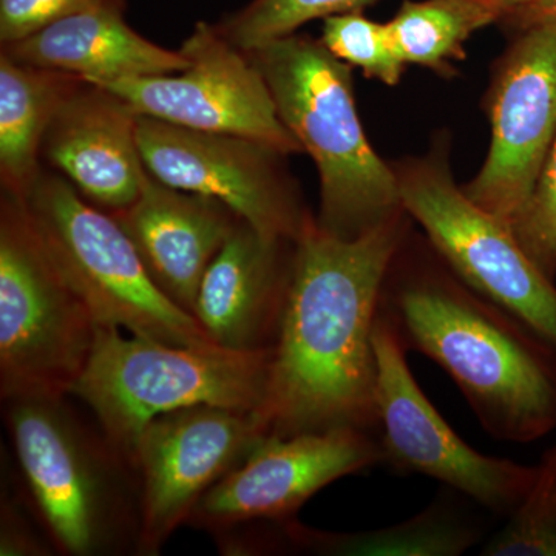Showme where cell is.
<instances>
[{
    "label": "cell",
    "mask_w": 556,
    "mask_h": 556,
    "mask_svg": "<svg viewBox=\"0 0 556 556\" xmlns=\"http://www.w3.org/2000/svg\"><path fill=\"white\" fill-rule=\"evenodd\" d=\"M280 527L285 547L329 556H457L481 540L477 526L439 501L401 525L367 532H325L295 518Z\"/></svg>",
    "instance_id": "obj_20"
},
{
    "label": "cell",
    "mask_w": 556,
    "mask_h": 556,
    "mask_svg": "<svg viewBox=\"0 0 556 556\" xmlns=\"http://www.w3.org/2000/svg\"><path fill=\"white\" fill-rule=\"evenodd\" d=\"M138 118L119 94L83 80L51 121L40 160L84 199L115 214L138 199L148 174L139 152Z\"/></svg>",
    "instance_id": "obj_15"
},
{
    "label": "cell",
    "mask_w": 556,
    "mask_h": 556,
    "mask_svg": "<svg viewBox=\"0 0 556 556\" xmlns=\"http://www.w3.org/2000/svg\"><path fill=\"white\" fill-rule=\"evenodd\" d=\"M126 0H0V46L35 35L54 22Z\"/></svg>",
    "instance_id": "obj_26"
},
{
    "label": "cell",
    "mask_w": 556,
    "mask_h": 556,
    "mask_svg": "<svg viewBox=\"0 0 556 556\" xmlns=\"http://www.w3.org/2000/svg\"><path fill=\"white\" fill-rule=\"evenodd\" d=\"M126 5L80 11L35 35L3 43L0 54L35 67L56 70L89 83L146 78L181 72V51L163 49L124 20Z\"/></svg>",
    "instance_id": "obj_18"
},
{
    "label": "cell",
    "mask_w": 556,
    "mask_h": 556,
    "mask_svg": "<svg viewBox=\"0 0 556 556\" xmlns=\"http://www.w3.org/2000/svg\"><path fill=\"white\" fill-rule=\"evenodd\" d=\"M382 464L378 437L361 428L266 437L208 490L188 526L217 536L260 522L291 521L325 486Z\"/></svg>",
    "instance_id": "obj_14"
},
{
    "label": "cell",
    "mask_w": 556,
    "mask_h": 556,
    "mask_svg": "<svg viewBox=\"0 0 556 556\" xmlns=\"http://www.w3.org/2000/svg\"><path fill=\"white\" fill-rule=\"evenodd\" d=\"M407 212L357 240L318 228L295 241L258 416L268 437L361 428L376 434L372 331L383 280L412 229Z\"/></svg>",
    "instance_id": "obj_1"
},
{
    "label": "cell",
    "mask_w": 556,
    "mask_h": 556,
    "mask_svg": "<svg viewBox=\"0 0 556 556\" xmlns=\"http://www.w3.org/2000/svg\"><path fill=\"white\" fill-rule=\"evenodd\" d=\"M496 22L500 14L479 0H405L387 27L405 65L450 76L453 62L466 60L467 40Z\"/></svg>",
    "instance_id": "obj_21"
},
{
    "label": "cell",
    "mask_w": 556,
    "mask_h": 556,
    "mask_svg": "<svg viewBox=\"0 0 556 556\" xmlns=\"http://www.w3.org/2000/svg\"><path fill=\"white\" fill-rule=\"evenodd\" d=\"M515 237L538 268L556 278V138L532 195L519 212Z\"/></svg>",
    "instance_id": "obj_25"
},
{
    "label": "cell",
    "mask_w": 556,
    "mask_h": 556,
    "mask_svg": "<svg viewBox=\"0 0 556 556\" xmlns=\"http://www.w3.org/2000/svg\"><path fill=\"white\" fill-rule=\"evenodd\" d=\"M112 215L156 287L193 316L204 274L239 215L222 201L164 185L149 170L138 199Z\"/></svg>",
    "instance_id": "obj_17"
},
{
    "label": "cell",
    "mask_w": 556,
    "mask_h": 556,
    "mask_svg": "<svg viewBox=\"0 0 556 556\" xmlns=\"http://www.w3.org/2000/svg\"><path fill=\"white\" fill-rule=\"evenodd\" d=\"M84 79L0 54V181L22 199L42 169L40 149L58 110Z\"/></svg>",
    "instance_id": "obj_19"
},
{
    "label": "cell",
    "mask_w": 556,
    "mask_h": 556,
    "mask_svg": "<svg viewBox=\"0 0 556 556\" xmlns=\"http://www.w3.org/2000/svg\"><path fill=\"white\" fill-rule=\"evenodd\" d=\"M380 0H251L215 24L229 42L252 51L336 14L364 11Z\"/></svg>",
    "instance_id": "obj_22"
},
{
    "label": "cell",
    "mask_w": 556,
    "mask_h": 556,
    "mask_svg": "<svg viewBox=\"0 0 556 556\" xmlns=\"http://www.w3.org/2000/svg\"><path fill=\"white\" fill-rule=\"evenodd\" d=\"M378 386L376 437L383 464L397 473L424 475L508 517L525 500L536 466L482 455L471 448L420 390L396 328L382 314L372 331Z\"/></svg>",
    "instance_id": "obj_9"
},
{
    "label": "cell",
    "mask_w": 556,
    "mask_h": 556,
    "mask_svg": "<svg viewBox=\"0 0 556 556\" xmlns=\"http://www.w3.org/2000/svg\"><path fill=\"white\" fill-rule=\"evenodd\" d=\"M538 24L556 25V0H536L521 28ZM521 28H518V30H521Z\"/></svg>",
    "instance_id": "obj_29"
},
{
    "label": "cell",
    "mask_w": 556,
    "mask_h": 556,
    "mask_svg": "<svg viewBox=\"0 0 556 556\" xmlns=\"http://www.w3.org/2000/svg\"><path fill=\"white\" fill-rule=\"evenodd\" d=\"M320 40L338 60L386 86H396L407 68L394 50L387 24L368 20L362 11L324 20Z\"/></svg>",
    "instance_id": "obj_24"
},
{
    "label": "cell",
    "mask_w": 556,
    "mask_h": 556,
    "mask_svg": "<svg viewBox=\"0 0 556 556\" xmlns=\"http://www.w3.org/2000/svg\"><path fill=\"white\" fill-rule=\"evenodd\" d=\"M295 241L260 232L243 218L208 266L193 317L225 350L252 353L276 342Z\"/></svg>",
    "instance_id": "obj_16"
},
{
    "label": "cell",
    "mask_w": 556,
    "mask_h": 556,
    "mask_svg": "<svg viewBox=\"0 0 556 556\" xmlns=\"http://www.w3.org/2000/svg\"><path fill=\"white\" fill-rule=\"evenodd\" d=\"M379 313L407 351L437 362L496 441L530 444L556 428V348L468 288L422 237L391 260Z\"/></svg>",
    "instance_id": "obj_2"
},
{
    "label": "cell",
    "mask_w": 556,
    "mask_h": 556,
    "mask_svg": "<svg viewBox=\"0 0 556 556\" xmlns=\"http://www.w3.org/2000/svg\"><path fill=\"white\" fill-rule=\"evenodd\" d=\"M479 2L495 10L500 14L501 22H506L518 30L525 24L536 0H479Z\"/></svg>",
    "instance_id": "obj_28"
},
{
    "label": "cell",
    "mask_w": 556,
    "mask_h": 556,
    "mask_svg": "<svg viewBox=\"0 0 556 556\" xmlns=\"http://www.w3.org/2000/svg\"><path fill=\"white\" fill-rule=\"evenodd\" d=\"M269 350L170 345L98 325L86 368L70 391L129 459L139 434L175 409L215 405L257 412L268 387Z\"/></svg>",
    "instance_id": "obj_5"
},
{
    "label": "cell",
    "mask_w": 556,
    "mask_h": 556,
    "mask_svg": "<svg viewBox=\"0 0 556 556\" xmlns=\"http://www.w3.org/2000/svg\"><path fill=\"white\" fill-rule=\"evenodd\" d=\"M179 51L189 60L181 72L98 86L119 94L138 115L186 129L254 139L287 156L303 153L278 116L262 70L215 24L199 22Z\"/></svg>",
    "instance_id": "obj_11"
},
{
    "label": "cell",
    "mask_w": 556,
    "mask_h": 556,
    "mask_svg": "<svg viewBox=\"0 0 556 556\" xmlns=\"http://www.w3.org/2000/svg\"><path fill=\"white\" fill-rule=\"evenodd\" d=\"M146 169L164 185L222 201L260 232L298 241L316 219L278 150L237 135L139 115Z\"/></svg>",
    "instance_id": "obj_10"
},
{
    "label": "cell",
    "mask_w": 556,
    "mask_h": 556,
    "mask_svg": "<svg viewBox=\"0 0 556 556\" xmlns=\"http://www.w3.org/2000/svg\"><path fill=\"white\" fill-rule=\"evenodd\" d=\"M485 108L489 152L463 189L479 207L511 226L556 138V25L517 30L493 68Z\"/></svg>",
    "instance_id": "obj_13"
},
{
    "label": "cell",
    "mask_w": 556,
    "mask_h": 556,
    "mask_svg": "<svg viewBox=\"0 0 556 556\" xmlns=\"http://www.w3.org/2000/svg\"><path fill=\"white\" fill-rule=\"evenodd\" d=\"M248 53L278 116L316 164L318 228L357 240L404 214L396 170L380 159L358 118L353 67L299 31Z\"/></svg>",
    "instance_id": "obj_4"
},
{
    "label": "cell",
    "mask_w": 556,
    "mask_h": 556,
    "mask_svg": "<svg viewBox=\"0 0 556 556\" xmlns=\"http://www.w3.org/2000/svg\"><path fill=\"white\" fill-rule=\"evenodd\" d=\"M68 397L3 401L28 504L58 554L138 555L137 471Z\"/></svg>",
    "instance_id": "obj_3"
},
{
    "label": "cell",
    "mask_w": 556,
    "mask_h": 556,
    "mask_svg": "<svg viewBox=\"0 0 556 556\" xmlns=\"http://www.w3.org/2000/svg\"><path fill=\"white\" fill-rule=\"evenodd\" d=\"M266 437L258 413L244 409L195 405L153 419L131 452L141 497L138 555H159L208 490Z\"/></svg>",
    "instance_id": "obj_12"
},
{
    "label": "cell",
    "mask_w": 556,
    "mask_h": 556,
    "mask_svg": "<svg viewBox=\"0 0 556 556\" xmlns=\"http://www.w3.org/2000/svg\"><path fill=\"white\" fill-rule=\"evenodd\" d=\"M36 517L25 493L3 492L2 514H0V555L2 556H42L54 551L50 538L42 527L31 526ZM38 518V517H36Z\"/></svg>",
    "instance_id": "obj_27"
},
{
    "label": "cell",
    "mask_w": 556,
    "mask_h": 556,
    "mask_svg": "<svg viewBox=\"0 0 556 556\" xmlns=\"http://www.w3.org/2000/svg\"><path fill=\"white\" fill-rule=\"evenodd\" d=\"M402 207L442 262L482 298L514 314L556 348V285L514 229L468 199L453 177L448 142L393 164Z\"/></svg>",
    "instance_id": "obj_8"
},
{
    "label": "cell",
    "mask_w": 556,
    "mask_h": 556,
    "mask_svg": "<svg viewBox=\"0 0 556 556\" xmlns=\"http://www.w3.org/2000/svg\"><path fill=\"white\" fill-rule=\"evenodd\" d=\"M481 555L556 556V444L541 456L525 500Z\"/></svg>",
    "instance_id": "obj_23"
},
{
    "label": "cell",
    "mask_w": 556,
    "mask_h": 556,
    "mask_svg": "<svg viewBox=\"0 0 556 556\" xmlns=\"http://www.w3.org/2000/svg\"><path fill=\"white\" fill-rule=\"evenodd\" d=\"M20 200L50 258L98 325L170 345L219 348L192 314L156 287L116 218L84 199L67 178L42 166Z\"/></svg>",
    "instance_id": "obj_6"
},
{
    "label": "cell",
    "mask_w": 556,
    "mask_h": 556,
    "mask_svg": "<svg viewBox=\"0 0 556 556\" xmlns=\"http://www.w3.org/2000/svg\"><path fill=\"white\" fill-rule=\"evenodd\" d=\"M98 324L50 258L17 197L0 201V394L70 396Z\"/></svg>",
    "instance_id": "obj_7"
}]
</instances>
